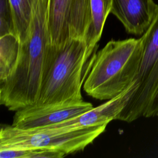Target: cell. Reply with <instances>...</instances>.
<instances>
[{"label": "cell", "mask_w": 158, "mask_h": 158, "mask_svg": "<svg viewBox=\"0 0 158 158\" xmlns=\"http://www.w3.org/2000/svg\"><path fill=\"white\" fill-rule=\"evenodd\" d=\"M48 0H37L27 40L21 44L17 64L0 84V104L16 111L35 104L41 85L45 56L51 43L48 27Z\"/></svg>", "instance_id": "obj_1"}, {"label": "cell", "mask_w": 158, "mask_h": 158, "mask_svg": "<svg viewBox=\"0 0 158 158\" xmlns=\"http://www.w3.org/2000/svg\"><path fill=\"white\" fill-rule=\"evenodd\" d=\"M143 38L110 40L93 57L84 83L86 94L109 100L128 88L136 76L143 50Z\"/></svg>", "instance_id": "obj_2"}, {"label": "cell", "mask_w": 158, "mask_h": 158, "mask_svg": "<svg viewBox=\"0 0 158 158\" xmlns=\"http://www.w3.org/2000/svg\"><path fill=\"white\" fill-rule=\"evenodd\" d=\"M86 42L72 39L60 46L49 44L41 85L35 104H51L83 99L82 72L87 62Z\"/></svg>", "instance_id": "obj_3"}, {"label": "cell", "mask_w": 158, "mask_h": 158, "mask_svg": "<svg viewBox=\"0 0 158 158\" xmlns=\"http://www.w3.org/2000/svg\"><path fill=\"white\" fill-rule=\"evenodd\" d=\"M143 50L130 100L116 120L131 122L158 113V7L154 17L141 35Z\"/></svg>", "instance_id": "obj_4"}, {"label": "cell", "mask_w": 158, "mask_h": 158, "mask_svg": "<svg viewBox=\"0 0 158 158\" xmlns=\"http://www.w3.org/2000/svg\"><path fill=\"white\" fill-rule=\"evenodd\" d=\"M107 125L60 131L51 128L22 130L4 125L0 131V149L42 148L65 155L83 150L102 133Z\"/></svg>", "instance_id": "obj_5"}, {"label": "cell", "mask_w": 158, "mask_h": 158, "mask_svg": "<svg viewBox=\"0 0 158 158\" xmlns=\"http://www.w3.org/2000/svg\"><path fill=\"white\" fill-rule=\"evenodd\" d=\"M91 20V0H48V27L52 45L72 39L86 41Z\"/></svg>", "instance_id": "obj_6"}, {"label": "cell", "mask_w": 158, "mask_h": 158, "mask_svg": "<svg viewBox=\"0 0 158 158\" xmlns=\"http://www.w3.org/2000/svg\"><path fill=\"white\" fill-rule=\"evenodd\" d=\"M94 107L81 99L51 104H33L15 111L12 126L22 130L46 128L80 115Z\"/></svg>", "instance_id": "obj_7"}, {"label": "cell", "mask_w": 158, "mask_h": 158, "mask_svg": "<svg viewBox=\"0 0 158 158\" xmlns=\"http://www.w3.org/2000/svg\"><path fill=\"white\" fill-rule=\"evenodd\" d=\"M132 88L131 84L118 95L107 100L100 106L93 107L70 120L43 128L67 131L83 127L107 125L111 120L116 119L125 107L132 94Z\"/></svg>", "instance_id": "obj_8"}, {"label": "cell", "mask_w": 158, "mask_h": 158, "mask_svg": "<svg viewBox=\"0 0 158 158\" xmlns=\"http://www.w3.org/2000/svg\"><path fill=\"white\" fill-rule=\"evenodd\" d=\"M157 7L154 0H112L110 13L127 33L141 36L151 24Z\"/></svg>", "instance_id": "obj_9"}, {"label": "cell", "mask_w": 158, "mask_h": 158, "mask_svg": "<svg viewBox=\"0 0 158 158\" xmlns=\"http://www.w3.org/2000/svg\"><path fill=\"white\" fill-rule=\"evenodd\" d=\"M112 0H91V23L86 39V58L90 57L99 41L106 20L110 13Z\"/></svg>", "instance_id": "obj_10"}, {"label": "cell", "mask_w": 158, "mask_h": 158, "mask_svg": "<svg viewBox=\"0 0 158 158\" xmlns=\"http://www.w3.org/2000/svg\"><path fill=\"white\" fill-rule=\"evenodd\" d=\"M21 43L18 36L9 33L0 36V84L14 72L20 56Z\"/></svg>", "instance_id": "obj_11"}, {"label": "cell", "mask_w": 158, "mask_h": 158, "mask_svg": "<svg viewBox=\"0 0 158 158\" xmlns=\"http://www.w3.org/2000/svg\"><path fill=\"white\" fill-rule=\"evenodd\" d=\"M12 10L15 34L23 43L27 38L37 0H9Z\"/></svg>", "instance_id": "obj_12"}, {"label": "cell", "mask_w": 158, "mask_h": 158, "mask_svg": "<svg viewBox=\"0 0 158 158\" xmlns=\"http://www.w3.org/2000/svg\"><path fill=\"white\" fill-rule=\"evenodd\" d=\"M65 156L61 152L42 148L0 149L1 158H61Z\"/></svg>", "instance_id": "obj_13"}, {"label": "cell", "mask_w": 158, "mask_h": 158, "mask_svg": "<svg viewBox=\"0 0 158 158\" xmlns=\"http://www.w3.org/2000/svg\"><path fill=\"white\" fill-rule=\"evenodd\" d=\"M9 33L15 34L10 2L9 0H0V36Z\"/></svg>", "instance_id": "obj_14"}, {"label": "cell", "mask_w": 158, "mask_h": 158, "mask_svg": "<svg viewBox=\"0 0 158 158\" xmlns=\"http://www.w3.org/2000/svg\"><path fill=\"white\" fill-rule=\"evenodd\" d=\"M157 115V118H158V113H157V115Z\"/></svg>", "instance_id": "obj_15"}]
</instances>
